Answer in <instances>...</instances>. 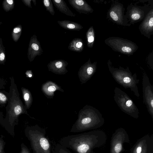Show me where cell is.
I'll use <instances>...</instances> for the list:
<instances>
[{"mask_svg":"<svg viewBox=\"0 0 153 153\" xmlns=\"http://www.w3.org/2000/svg\"><path fill=\"white\" fill-rule=\"evenodd\" d=\"M10 85L9 98L6 107V114L0 123L13 137L15 135V127L19 124V116L22 114H28L27 108L20 99L19 93L13 77L10 78Z\"/></svg>","mask_w":153,"mask_h":153,"instance_id":"obj_1","label":"cell"},{"mask_svg":"<svg viewBox=\"0 0 153 153\" xmlns=\"http://www.w3.org/2000/svg\"><path fill=\"white\" fill-rule=\"evenodd\" d=\"M25 134L33 153H51V145L45 129L37 125L28 126L25 129Z\"/></svg>","mask_w":153,"mask_h":153,"instance_id":"obj_2","label":"cell"},{"mask_svg":"<svg viewBox=\"0 0 153 153\" xmlns=\"http://www.w3.org/2000/svg\"><path fill=\"white\" fill-rule=\"evenodd\" d=\"M29 46L28 55L30 61H32L36 56H40L43 52L40 42L37 39L35 34L31 37Z\"/></svg>","mask_w":153,"mask_h":153,"instance_id":"obj_3","label":"cell"},{"mask_svg":"<svg viewBox=\"0 0 153 153\" xmlns=\"http://www.w3.org/2000/svg\"><path fill=\"white\" fill-rule=\"evenodd\" d=\"M68 1L72 7L79 13L87 14L92 11V9L85 1L68 0Z\"/></svg>","mask_w":153,"mask_h":153,"instance_id":"obj_4","label":"cell"},{"mask_svg":"<svg viewBox=\"0 0 153 153\" xmlns=\"http://www.w3.org/2000/svg\"><path fill=\"white\" fill-rule=\"evenodd\" d=\"M68 62L63 59H57L50 61L48 65L49 70L54 72L63 73L67 71Z\"/></svg>","mask_w":153,"mask_h":153,"instance_id":"obj_5","label":"cell"},{"mask_svg":"<svg viewBox=\"0 0 153 153\" xmlns=\"http://www.w3.org/2000/svg\"><path fill=\"white\" fill-rule=\"evenodd\" d=\"M53 3L57 10L67 16L75 17L76 14L70 9L63 0H52Z\"/></svg>","mask_w":153,"mask_h":153,"instance_id":"obj_6","label":"cell"},{"mask_svg":"<svg viewBox=\"0 0 153 153\" xmlns=\"http://www.w3.org/2000/svg\"><path fill=\"white\" fill-rule=\"evenodd\" d=\"M57 22L61 27L67 30L79 31L83 28L79 23L69 20L58 21Z\"/></svg>","mask_w":153,"mask_h":153,"instance_id":"obj_7","label":"cell"},{"mask_svg":"<svg viewBox=\"0 0 153 153\" xmlns=\"http://www.w3.org/2000/svg\"><path fill=\"white\" fill-rule=\"evenodd\" d=\"M68 48L72 51L79 53L82 52L84 49L83 40L79 38L74 39L69 43Z\"/></svg>","mask_w":153,"mask_h":153,"instance_id":"obj_8","label":"cell"},{"mask_svg":"<svg viewBox=\"0 0 153 153\" xmlns=\"http://www.w3.org/2000/svg\"><path fill=\"white\" fill-rule=\"evenodd\" d=\"M23 97L24 100L25 106L27 109H29L32 105L33 99L31 94L29 90L24 88H21Z\"/></svg>","mask_w":153,"mask_h":153,"instance_id":"obj_9","label":"cell"},{"mask_svg":"<svg viewBox=\"0 0 153 153\" xmlns=\"http://www.w3.org/2000/svg\"><path fill=\"white\" fill-rule=\"evenodd\" d=\"M52 153H73L68 149L59 143L53 146L51 149Z\"/></svg>","mask_w":153,"mask_h":153,"instance_id":"obj_10","label":"cell"},{"mask_svg":"<svg viewBox=\"0 0 153 153\" xmlns=\"http://www.w3.org/2000/svg\"><path fill=\"white\" fill-rule=\"evenodd\" d=\"M9 95V92L5 91L0 90V107H4L7 104Z\"/></svg>","mask_w":153,"mask_h":153,"instance_id":"obj_11","label":"cell"},{"mask_svg":"<svg viewBox=\"0 0 153 153\" xmlns=\"http://www.w3.org/2000/svg\"><path fill=\"white\" fill-rule=\"evenodd\" d=\"M87 44L88 47L92 46L94 41V31L92 27H90L87 31L86 34Z\"/></svg>","mask_w":153,"mask_h":153,"instance_id":"obj_12","label":"cell"},{"mask_svg":"<svg viewBox=\"0 0 153 153\" xmlns=\"http://www.w3.org/2000/svg\"><path fill=\"white\" fill-rule=\"evenodd\" d=\"M43 3L46 10L48 11L51 15L54 16L55 14L53 2L51 0H43Z\"/></svg>","mask_w":153,"mask_h":153,"instance_id":"obj_13","label":"cell"},{"mask_svg":"<svg viewBox=\"0 0 153 153\" xmlns=\"http://www.w3.org/2000/svg\"><path fill=\"white\" fill-rule=\"evenodd\" d=\"M4 137L3 135H1L0 137V153H5L4 148L6 143L4 140Z\"/></svg>","mask_w":153,"mask_h":153,"instance_id":"obj_14","label":"cell"},{"mask_svg":"<svg viewBox=\"0 0 153 153\" xmlns=\"http://www.w3.org/2000/svg\"><path fill=\"white\" fill-rule=\"evenodd\" d=\"M56 86L53 85H48L45 86L44 89L45 91L47 93H51L55 91L57 89Z\"/></svg>","mask_w":153,"mask_h":153,"instance_id":"obj_15","label":"cell"},{"mask_svg":"<svg viewBox=\"0 0 153 153\" xmlns=\"http://www.w3.org/2000/svg\"><path fill=\"white\" fill-rule=\"evenodd\" d=\"M21 151L19 153H31L27 147L24 143L21 145Z\"/></svg>","mask_w":153,"mask_h":153,"instance_id":"obj_16","label":"cell"},{"mask_svg":"<svg viewBox=\"0 0 153 153\" xmlns=\"http://www.w3.org/2000/svg\"><path fill=\"white\" fill-rule=\"evenodd\" d=\"M6 83L5 80L0 77V90L5 88Z\"/></svg>","mask_w":153,"mask_h":153,"instance_id":"obj_17","label":"cell"},{"mask_svg":"<svg viewBox=\"0 0 153 153\" xmlns=\"http://www.w3.org/2000/svg\"><path fill=\"white\" fill-rule=\"evenodd\" d=\"M122 148V145L120 143H118L114 147L115 151L117 153H119L121 151Z\"/></svg>","mask_w":153,"mask_h":153,"instance_id":"obj_18","label":"cell"},{"mask_svg":"<svg viewBox=\"0 0 153 153\" xmlns=\"http://www.w3.org/2000/svg\"><path fill=\"white\" fill-rule=\"evenodd\" d=\"M110 15L111 17L115 21H117L118 17L117 14L114 11H111L110 13Z\"/></svg>","mask_w":153,"mask_h":153,"instance_id":"obj_19","label":"cell"},{"mask_svg":"<svg viewBox=\"0 0 153 153\" xmlns=\"http://www.w3.org/2000/svg\"><path fill=\"white\" fill-rule=\"evenodd\" d=\"M122 50L124 52L130 53L131 52L132 50L130 47L124 46L122 48Z\"/></svg>","mask_w":153,"mask_h":153,"instance_id":"obj_20","label":"cell"},{"mask_svg":"<svg viewBox=\"0 0 153 153\" xmlns=\"http://www.w3.org/2000/svg\"><path fill=\"white\" fill-rule=\"evenodd\" d=\"M140 15L138 13H134L131 16V18L134 20H137L139 19L140 18Z\"/></svg>","mask_w":153,"mask_h":153,"instance_id":"obj_21","label":"cell"},{"mask_svg":"<svg viewBox=\"0 0 153 153\" xmlns=\"http://www.w3.org/2000/svg\"><path fill=\"white\" fill-rule=\"evenodd\" d=\"M131 78L128 77H126L124 78L123 79V81L126 83H128L131 81Z\"/></svg>","mask_w":153,"mask_h":153,"instance_id":"obj_22","label":"cell"},{"mask_svg":"<svg viewBox=\"0 0 153 153\" xmlns=\"http://www.w3.org/2000/svg\"><path fill=\"white\" fill-rule=\"evenodd\" d=\"M21 31V29L19 27H16L13 30V32L14 33H18Z\"/></svg>","mask_w":153,"mask_h":153,"instance_id":"obj_23","label":"cell"},{"mask_svg":"<svg viewBox=\"0 0 153 153\" xmlns=\"http://www.w3.org/2000/svg\"><path fill=\"white\" fill-rule=\"evenodd\" d=\"M26 75L27 76L29 77H31L32 76V72L31 71H27L26 73Z\"/></svg>","mask_w":153,"mask_h":153,"instance_id":"obj_24","label":"cell"},{"mask_svg":"<svg viewBox=\"0 0 153 153\" xmlns=\"http://www.w3.org/2000/svg\"><path fill=\"white\" fill-rule=\"evenodd\" d=\"M5 58V55L4 53H1L0 54V60L1 61H3Z\"/></svg>","mask_w":153,"mask_h":153,"instance_id":"obj_25","label":"cell"},{"mask_svg":"<svg viewBox=\"0 0 153 153\" xmlns=\"http://www.w3.org/2000/svg\"><path fill=\"white\" fill-rule=\"evenodd\" d=\"M4 118L3 113L0 111V123L3 120Z\"/></svg>","mask_w":153,"mask_h":153,"instance_id":"obj_26","label":"cell"},{"mask_svg":"<svg viewBox=\"0 0 153 153\" xmlns=\"http://www.w3.org/2000/svg\"><path fill=\"white\" fill-rule=\"evenodd\" d=\"M142 148L141 147H138L137 149L136 152L137 153H140L141 152Z\"/></svg>","mask_w":153,"mask_h":153,"instance_id":"obj_27","label":"cell"},{"mask_svg":"<svg viewBox=\"0 0 153 153\" xmlns=\"http://www.w3.org/2000/svg\"><path fill=\"white\" fill-rule=\"evenodd\" d=\"M7 1L10 4H12L13 3V1L12 0H7Z\"/></svg>","mask_w":153,"mask_h":153,"instance_id":"obj_28","label":"cell"},{"mask_svg":"<svg viewBox=\"0 0 153 153\" xmlns=\"http://www.w3.org/2000/svg\"><path fill=\"white\" fill-rule=\"evenodd\" d=\"M32 1L33 2V3L35 6L36 5V1L35 0H33Z\"/></svg>","mask_w":153,"mask_h":153,"instance_id":"obj_29","label":"cell"}]
</instances>
